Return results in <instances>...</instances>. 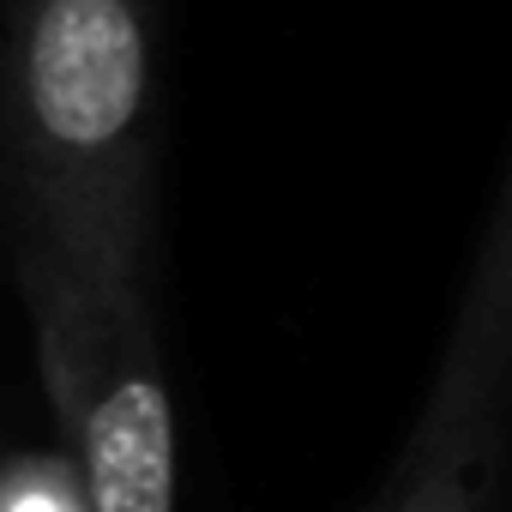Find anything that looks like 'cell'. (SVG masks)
Masks as SVG:
<instances>
[{"label": "cell", "mask_w": 512, "mask_h": 512, "mask_svg": "<svg viewBox=\"0 0 512 512\" xmlns=\"http://www.w3.org/2000/svg\"><path fill=\"white\" fill-rule=\"evenodd\" d=\"M151 13L157 0H19L7 37L19 217L121 278H145Z\"/></svg>", "instance_id": "obj_1"}, {"label": "cell", "mask_w": 512, "mask_h": 512, "mask_svg": "<svg viewBox=\"0 0 512 512\" xmlns=\"http://www.w3.org/2000/svg\"><path fill=\"white\" fill-rule=\"evenodd\" d=\"M19 290L37 368L91 512H175V410L157 362L145 278L85 266L19 217Z\"/></svg>", "instance_id": "obj_2"}, {"label": "cell", "mask_w": 512, "mask_h": 512, "mask_svg": "<svg viewBox=\"0 0 512 512\" xmlns=\"http://www.w3.org/2000/svg\"><path fill=\"white\" fill-rule=\"evenodd\" d=\"M512 362V175H500L428 404L386 488V512H488L500 476V410Z\"/></svg>", "instance_id": "obj_3"}, {"label": "cell", "mask_w": 512, "mask_h": 512, "mask_svg": "<svg viewBox=\"0 0 512 512\" xmlns=\"http://www.w3.org/2000/svg\"><path fill=\"white\" fill-rule=\"evenodd\" d=\"M0 512H91L67 452H19L0 464Z\"/></svg>", "instance_id": "obj_4"}, {"label": "cell", "mask_w": 512, "mask_h": 512, "mask_svg": "<svg viewBox=\"0 0 512 512\" xmlns=\"http://www.w3.org/2000/svg\"><path fill=\"white\" fill-rule=\"evenodd\" d=\"M362 512H386V494H380V500H368V506H362Z\"/></svg>", "instance_id": "obj_5"}]
</instances>
